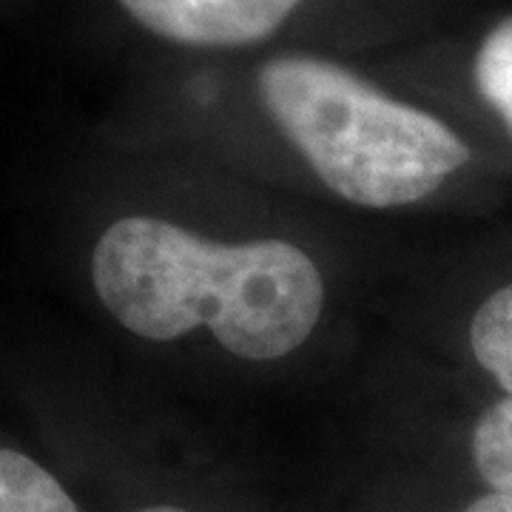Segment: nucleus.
Returning <instances> with one entry per match:
<instances>
[{
	"instance_id": "obj_6",
	"label": "nucleus",
	"mask_w": 512,
	"mask_h": 512,
	"mask_svg": "<svg viewBox=\"0 0 512 512\" xmlns=\"http://www.w3.org/2000/svg\"><path fill=\"white\" fill-rule=\"evenodd\" d=\"M473 461L478 476L498 495L512 498V396L493 404L476 424Z\"/></svg>"
},
{
	"instance_id": "obj_2",
	"label": "nucleus",
	"mask_w": 512,
	"mask_h": 512,
	"mask_svg": "<svg viewBox=\"0 0 512 512\" xmlns=\"http://www.w3.org/2000/svg\"><path fill=\"white\" fill-rule=\"evenodd\" d=\"M256 83L276 126L342 200L410 205L470 160V148L433 114L322 57H274Z\"/></svg>"
},
{
	"instance_id": "obj_8",
	"label": "nucleus",
	"mask_w": 512,
	"mask_h": 512,
	"mask_svg": "<svg viewBox=\"0 0 512 512\" xmlns=\"http://www.w3.org/2000/svg\"><path fill=\"white\" fill-rule=\"evenodd\" d=\"M464 512H512V498L498 493H487L476 498Z\"/></svg>"
},
{
	"instance_id": "obj_1",
	"label": "nucleus",
	"mask_w": 512,
	"mask_h": 512,
	"mask_svg": "<svg viewBox=\"0 0 512 512\" xmlns=\"http://www.w3.org/2000/svg\"><path fill=\"white\" fill-rule=\"evenodd\" d=\"M92 279L106 311L131 333L171 342L208 325L222 348L251 362L299 348L325 305L319 268L291 242L222 245L151 217L106 228Z\"/></svg>"
},
{
	"instance_id": "obj_7",
	"label": "nucleus",
	"mask_w": 512,
	"mask_h": 512,
	"mask_svg": "<svg viewBox=\"0 0 512 512\" xmlns=\"http://www.w3.org/2000/svg\"><path fill=\"white\" fill-rule=\"evenodd\" d=\"M476 86L512 131V18L484 37L476 55Z\"/></svg>"
},
{
	"instance_id": "obj_3",
	"label": "nucleus",
	"mask_w": 512,
	"mask_h": 512,
	"mask_svg": "<svg viewBox=\"0 0 512 512\" xmlns=\"http://www.w3.org/2000/svg\"><path fill=\"white\" fill-rule=\"evenodd\" d=\"M148 32L202 49L259 43L302 0H117Z\"/></svg>"
},
{
	"instance_id": "obj_4",
	"label": "nucleus",
	"mask_w": 512,
	"mask_h": 512,
	"mask_svg": "<svg viewBox=\"0 0 512 512\" xmlns=\"http://www.w3.org/2000/svg\"><path fill=\"white\" fill-rule=\"evenodd\" d=\"M0 512H77V504L35 458L0 447Z\"/></svg>"
},
{
	"instance_id": "obj_9",
	"label": "nucleus",
	"mask_w": 512,
	"mask_h": 512,
	"mask_svg": "<svg viewBox=\"0 0 512 512\" xmlns=\"http://www.w3.org/2000/svg\"><path fill=\"white\" fill-rule=\"evenodd\" d=\"M137 512H191V510H183V507H168V504H160V507H146V510H137Z\"/></svg>"
},
{
	"instance_id": "obj_5",
	"label": "nucleus",
	"mask_w": 512,
	"mask_h": 512,
	"mask_svg": "<svg viewBox=\"0 0 512 512\" xmlns=\"http://www.w3.org/2000/svg\"><path fill=\"white\" fill-rule=\"evenodd\" d=\"M470 345L478 365L512 396V285L495 291L473 316Z\"/></svg>"
}]
</instances>
